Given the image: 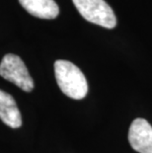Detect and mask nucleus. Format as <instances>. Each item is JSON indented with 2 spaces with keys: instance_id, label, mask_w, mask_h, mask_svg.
<instances>
[{
  "instance_id": "39448f33",
  "label": "nucleus",
  "mask_w": 152,
  "mask_h": 153,
  "mask_svg": "<svg viewBox=\"0 0 152 153\" xmlns=\"http://www.w3.org/2000/svg\"><path fill=\"white\" fill-rule=\"evenodd\" d=\"M0 120L11 128L22 126V117L14 98L7 92L0 90Z\"/></svg>"
},
{
  "instance_id": "20e7f679",
  "label": "nucleus",
  "mask_w": 152,
  "mask_h": 153,
  "mask_svg": "<svg viewBox=\"0 0 152 153\" xmlns=\"http://www.w3.org/2000/svg\"><path fill=\"white\" fill-rule=\"evenodd\" d=\"M128 141L139 153H152V126L146 120L135 119L128 131Z\"/></svg>"
},
{
  "instance_id": "f03ea898",
  "label": "nucleus",
  "mask_w": 152,
  "mask_h": 153,
  "mask_svg": "<svg viewBox=\"0 0 152 153\" xmlns=\"http://www.w3.org/2000/svg\"><path fill=\"white\" fill-rule=\"evenodd\" d=\"M73 4L85 20L107 29H114L117 18L105 0H72Z\"/></svg>"
},
{
  "instance_id": "7ed1b4c3",
  "label": "nucleus",
  "mask_w": 152,
  "mask_h": 153,
  "mask_svg": "<svg viewBox=\"0 0 152 153\" xmlns=\"http://www.w3.org/2000/svg\"><path fill=\"white\" fill-rule=\"evenodd\" d=\"M0 76L9 82L14 83L25 92L34 89V81L28 71L24 61L18 55L6 54L0 63Z\"/></svg>"
},
{
  "instance_id": "f257e3e1",
  "label": "nucleus",
  "mask_w": 152,
  "mask_h": 153,
  "mask_svg": "<svg viewBox=\"0 0 152 153\" xmlns=\"http://www.w3.org/2000/svg\"><path fill=\"white\" fill-rule=\"evenodd\" d=\"M54 74L57 85L67 97L74 100L85 98L88 93V84L82 71L68 60H56Z\"/></svg>"
},
{
  "instance_id": "423d86ee",
  "label": "nucleus",
  "mask_w": 152,
  "mask_h": 153,
  "mask_svg": "<svg viewBox=\"0 0 152 153\" xmlns=\"http://www.w3.org/2000/svg\"><path fill=\"white\" fill-rule=\"evenodd\" d=\"M26 11L41 19H54L59 14V8L54 0H19Z\"/></svg>"
}]
</instances>
